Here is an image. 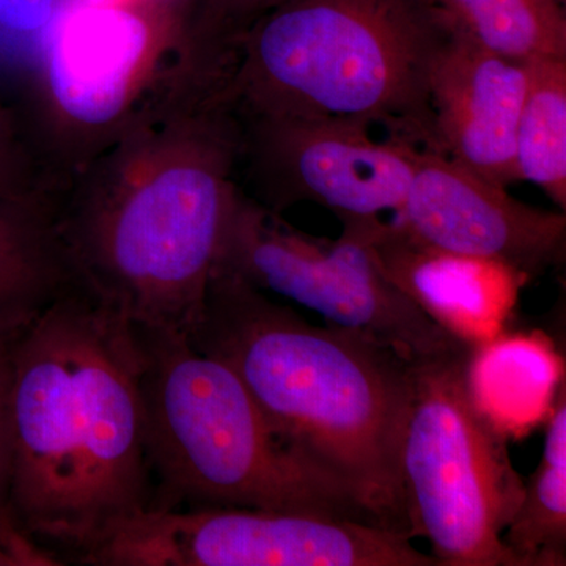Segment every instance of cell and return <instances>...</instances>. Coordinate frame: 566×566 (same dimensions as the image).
Returning <instances> with one entry per match:
<instances>
[{
  "label": "cell",
  "instance_id": "1",
  "mask_svg": "<svg viewBox=\"0 0 566 566\" xmlns=\"http://www.w3.org/2000/svg\"><path fill=\"white\" fill-rule=\"evenodd\" d=\"M223 80L181 54L59 199V230L85 290L140 329L189 335L202 311L241 155Z\"/></svg>",
  "mask_w": 566,
  "mask_h": 566
},
{
  "label": "cell",
  "instance_id": "2",
  "mask_svg": "<svg viewBox=\"0 0 566 566\" xmlns=\"http://www.w3.org/2000/svg\"><path fill=\"white\" fill-rule=\"evenodd\" d=\"M10 356L7 504L77 558L151 504L139 334L81 290L14 335Z\"/></svg>",
  "mask_w": 566,
  "mask_h": 566
},
{
  "label": "cell",
  "instance_id": "3",
  "mask_svg": "<svg viewBox=\"0 0 566 566\" xmlns=\"http://www.w3.org/2000/svg\"><path fill=\"white\" fill-rule=\"evenodd\" d=\"M189 340L232 368L283 444L376 524L412 538L400 474L409 360L367 335L308 323L219 270Z\"/></svg>",
  "mask_w": 566,
  "mask_h": 566
},
{
  "label": "cell",
  "instance_id": "4",
  "mask_svg": "<svg viewBox=\"0 0 566 566\" xmlns=\"http://www.w3.org/2000/svg\"><path fill=\"white\" fill-rule=\"evenodd\" d=\"M453 31L434 0H283L241 40L221 95L238 118H356L436 153L430 73Z\"/></svg>",
  "mask_w": 566,
  "mask_h": 566
},
{
  "label": "cell",
  "instance_id": "5",
  "mask_svg": "<svg viewBox=\"0 0 566 566\" xmlns=\"http://www.w3.org/2000/svg\"><path fill=\"white\" fill-rule=\"evenodd\" d=\"M136 329L148 461L158 483L148 509L234 506L379 526L348 491L283 444L229 365L197 349L189 335Z\"/></svg>",
  "mask_w": 566,
  "mask_h": 566
},
{
  "label": "cell",
  "instance_id": "6",
  "mask_svg": "<svg viewBox=\"0 0 566 566\" xmlns=\"http://www.w3.org/2000/svg\"><path fill=\"white\" fill-rule=\"evenodd\" d=\"M475 346L409 360L400 449L406 515L412 538L430 542L438 566H521L502 535L524 482L509 438L469 389Z\"/></svg>",
  "mask_w": 566,
  "mask_h": 566
},
{
  "label": "cell",
  "instance_id": "7",
  "mask_svg": "<svg viewBox=\"0 0 566 566\" xmlns=\"http://www.w3.org/2000/svg\"><path fill=\"white\" fill-rule=\"evenodd\" d=\"M186 7L73 2L22 81L20 107L61 185L120 136L181 57Z\"/></svg>",
  "mask_w": 566,
  "mask_h": 566
},
{
  "label": "cell",
  "instance_id": "8",
  "mask_svg": "<svg viewBox=\"0 0 566 566\" xmlns=\"http://www.w3.org/2000/svg\"><path fill=\"white\" fill-rule=\"evenodd\" d=\"M379 218L342 219L337 240L286 223L238 185L214 270L263 293L281 294L329 324L367 335L406 360L475 346L431 319L379 266Z\"/></svg>",
  "mask_w": 566,
  "mask_h": 566
},
{
  "label": "cell",
  "instance_id": "9",
  "mask_svg": "<svg viewBox=\"0 0 566 566\" xmlns=\"http://www.w3.org/2000/svg\"><path fill=\"white\" fill-rule=\"evenodd\" d=\"M411 539L316 513L147 509L112 526L76 560L92 566H438Z\"/></svg>",
  "mask_w": 566,
  "mask_h": 566
},
{
  "label": "cell",
  "instance_id": "10",
  "mask_svg": "<svg viewBox=\"0 0 566 566\" xmlns=\"http://www.w3.org/2000/svg\"><path fill=\"white\" fill-rule=\"evenodd\" d=\"M238 118V117H237ZM241 126L243 169L253 200L281 212L322 205L338 219L400 210L416 147L371 137L370 123L345 117H249Z\"/></svg>",
  "mask_w": 566,
  "mask_h": 566
},
{
  "label": "cell",
  "instance_id": "11",
  "mask_svg": "<svg viewBox=\"0 0 566 566\" xmlns=\"http://www.w3.org/2000/svg\"><path fill=\"white\" fill-rule=\"evenodd\" d=\"M395 214L419 243L505 264L527 281L565 263V211L528 207L439 153H412L411 182Z\"/></svg>",
  "mask_w": 566,
  "mask_h": 566
},
{
  "label": "cell",
  "instance_id": "12",
  "mask_svg": "<svg viewBox=\"0 0 566 566\" xmlns=\"http://www.w3.org/2000/svg\"><path fill=\"white\" fill-rule=\"evenodd\" d=\"M428 92L436 153L502 188L520 181L515 140L526 66L486 50L455 22Z\"/></svg>",
  "mask_w": 566,
  "mask_h": 566
},
{
  "label": "cell",
  "instance_id": "13",
  "mask_svg": "<svg viewBox=\"0 0 566 566\" xmlns=\"http://www.w3.org/2000/svg\"><path fill=\"white\" fill-rule=\"evenodd\" d=\"M374 249L379 266L424 314L465 342L493 340L527 279L505 264L439 251L397 223L379 219Z\"/></svg>",
  "mask_w": 566,
  "mask_h": 566
},
{
  "label": "cell",
  "instance_id": "14",
  "mask_svg": "<svg viewBox=\"0 0 566 566\" xmlns=\"http://www.w3.org/2000/svg\"><path fill=\"white\" fill-rule=\"evenodd\" d=\"M55 197H0V337L85 290L63 243Z\"/></svg>",
  "mask_w": 566,
  "mask_h": 566
},
{
  "label": "cell",
  "instance_id": "15",
  "mask_svg": "<svg viewBox=\"0 0 566 566\" xmlns=\"http://www.w3.org/2000/svg\"><path fill=\"white\" fill-rule=\"evenodd\" d=\"M560 359L535 335L504 337L475 346L468 382L479 408L509 438L546 419L565 381Z\"/></svg>",
  "mask_w": 566,
  "mask_h": 566
},
{
  "label": "cell",
  "instance_id": "16",
  "mask_svg": "<svg viewBox=\"0 0 566 566\" xmlns=\"http://www.w3.org/2000/svg\"><path fill=\"white\" fill-rule=\"evenodd\" d=\"M502 539L521 566L566 564V386L547 420L542 460L524 482L523 497Z\"/></svg>",
  "mask_w": 566,
  "mask_h": 566
},
{
  "label": "cell",
  "instance_id": "17",
  "mask_svg": "<svg viewBox=\"0 0 566 566\" xmlns=\"http://www.w3.org/2000/svg\"><path fill=\"white\" fill-rule=\"evenodd\" d=\"M526 93L517 118V178L566 208V59L524 63Z\"/></svg>",
  "mask_w": 566,
  "mask_h": 566
},
{
  "label": "cell",
  "instance_id": "18",
  "mask_svg": "<svg viewBox=\"0 0 566 566\" xmlns=\"http://www.w3.org/2000/svg\"><path fill=\"white\" fill-rule=\"evenodd\" d=\"M486 50L516 63L566 59L560 0H434Z\"/></svg>",
  "mask_w": 566,
  "mask_h": 566
},
{
  "label": "cell",
  "instance_id": "19",
  "mask_svg": "<svg viewBox=\"0 0 566 566\" xmlns=\"http://www.w3.org/2000/svg\"><path fill=\"white\" fill-rule=\"evenodd\" d=\"M283 0H191L186 10L182 52L199 69L229 73L238 46Z\"/></svg>",
  "mask_w": 566,
  "mask_h": 566
},
{
  "label": "cell",
  "instance_id": "20",
  "mask_svg": "<svg viewBox=\"0 0 566 566\" xmlns=\"http://www.w3.org/2000/svg\"><path fill=\"white\" fill-rule=\"evenodd\" d=\"M62 188L44 163L20 104L0 92V197H61Z\"/></svg>",
  "mask_w": 566,
  "mask_h": 566
},
{
  "label": "cell",
  "instance_id": "21",
  "mask_svg": "<svg viewBox=\"0 0 566 566\" xmlns=\"http://www.w3.org/2000/svg\"><path fill=\"white\" fill-rule=\"evenodd\" d=\"M73 0H0V51L24 81Z\"/></svg>",
  "mask_w": 566,
  "mask_h": 566
},
{
  "label": "cell",
  "instance_id": "22",
  "mask_svg": "<svg viewBox=\"0 0 566 566\" xmlns=\"http://www.w3.org/2000/svg\"><path fill=\"white\" fill-rule=\"evenodd\" d=\"M61 558L25 534L11 516L9 506H0V566H57Z\"/></svg>",
  "mask_w": 566,
  "mask_h": 566
},
{
  "label": "cell",
  "instance_id": "23",
  "mask_svg": "<svg viewBox=\"0 0 566 566\" xmlns=\"http://www.w3.org/2000/svg\"><path fill=\"white\" fill-rule=\"evenodd\" d=\"M10 346L11 338L0 337V506H9L7 504V486H9L10 469Z\"/></svg>",
  "mask_w": 566,
  "mask_h": 566
},
{
  "label": "cell",
  "instance_id": "24",
  "mask_svg": "<svg viewBox=\"0 0 566 566\" xmlns=\"http://www.w3.org/2000/svg\"><path fill=\"white\" fill-rule=\"evenodd\" d=\"M87 6L111 7V6H142L140 0H76Z\"/></svg>",
  "mask_w": 566,
  "mask_h": 566
},
{
  "label": "cell",
  "instance_id": "25",
  "mask_svg": "<svg viewBox=\"0 0 566 566\" xmlns=\"http://www.w3.org/2000/svg\"><path fill=\"white\" fill-rule=\"evenodd\" d=\"M189 2H191V0H140V3H155V6L186 7V10H188Z\"/></svg>",
  "mask_w": 566,
  "mask_h": 566
},
{
  "label": "cell",
  "instance_id": "26",
  "mask_svg": "<svg viewBox=\"0 0 566 566\" xmlns=\"http://www.w3.org/2000/svg\"><path fill=\"white\" fill-rule=\"evenodd\" d=\"M564 2H565V0H564Z\"/></svg>",
  "mask_w": 566,
  "mask_h": 566
}]
</instances>
